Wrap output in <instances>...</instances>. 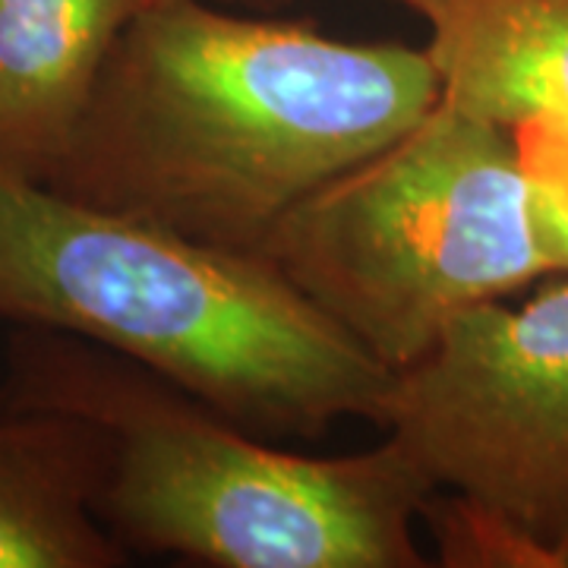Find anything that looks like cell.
<instances>
[{
  "label": "cell",
  "mask_w": 568,
  "mask_h": 568,
  "mask_svg": "<svg viewBox=\"0 0 568 568\" xmlns=\"http://www.w3.org/2000/svg\"><path fill=\"white\" fill-rule=\"evenodd\" d=\"M433 540L436 566L446 568H556L528 534L503 515L489 511L462 493L433 487L420 508Z\"/></svg>",
  "instance_id": "9"
},
{
  "label": "cell",
  "mask_w": 568,
  "mask_h": 568,
  "mask_svg": "<svg viewBox=\"0 0 568 568\" xmlns=\"http://www.w3.org/2000/svg\"><path fill=\"white\" fill-rule=\"evenodd\" d=\"M439 99L426 48L152 0L123 29L44 186L190 241L260 253L297 205Z\"/></svg>",
  "instance_id": "1"
},
{
  "label": "cell",
  "mask_w": 568,
  "mask_h": 568,
  "mask_svg": "<svg viewBox=\"0 0 568 568\" xmlns=\"http://www.w3.org/2000/svg\"><path fill=\"white\" fill-rule=\"evenodd\" d=\"M530 178L537 183L549 227L562 246L568 265V142L549 136H515Z\"/></svg>",
  "instance_id": "10"
},
{
  "label": "cell",
  "mask_w": 568,
  "mask_h": 568,
  "mask_svg": "<svg viewBox=\"0 0 568 568\" xmlns=\"http://www.w3.org/2000/svg\"><path fill=\"white\" fill-rule=\"evenodd\" d=\"M111 470L102 426L67 410H0V568H114L99 515Z\"/></svg>",
  "instance_id": "8"
},
{
  "label": "cell",
  "mask_w": 568,
  "mask_h": 568,
  "mask_svg": "<svg viewBox=\"0 0 568 568\" xmlns=\"http://www.w3.org/2000/svg\"><path fill=\"white\" fill-rule=\"evenodd\" d=\"M260 253L392 373L458 316L568 272L518 140L446 99L297 205Z\"/></svg>",
  "instance_id": "4"
},
{
  "label": "cell",
  "mask_w": 568,
  "mask_h": 568,
  "mask_svg": "<svg viewBox=\"0 0 568 568\" xmlns=\"http://www.w3.org/2000/svg\"><path fill=\"white\" fill-rule=\"evenodd\" d=\"M152 0H0V171L61 164L123 29Z\"/></svg>",
  "instance_id": "7"
},
{
  "label": "cell",
  "mask_w": 568,
  "mask_h": 568,
  "mask_svg": "<svg viewBox=\"0 0 568 568\" xmlns=\"http://www.w3.org/2000/svg\"><path fill=\"white\" fill-rule=\"evenodd\" d=\"M234 3H275V0H234Z\"/></svg>",
  "instance_id": "11"
},
{
  "label": "cell",
  "mask_w": 568,
  "mask_h": 568,
  "mask_svg": "<svg viewBox=\"0 0 568 568\" xmlns=\"http://www.w3.org/2000/svg\"><path fill=\"white\" fill-rule=\"evenodd\" d=\"M429 26L443 99L511 136L568 142V0H395Z\"/></svg>",
  "instance_id": "6"
},
{
  "label": "cell",
  "mask_w": 568,
  "mask_h": 568,
  "mask_svg": "<svg viewBox=\"0 0 568 568\" xmlns=\"http://www.w3.org/2000/svg\"><path fill=\"white\" fill-rule=\"evenodd\" d=\"M376 426L433 487L503 515L568 568V282L458 316L392 373Z\"/></svg>",
  "instance_id": "5"
},
{
  "label": "cell",
  "mask_w": 568,
  "mask_h": 568,
  "mask_svg": "<svg viewBox=\"0 0 568 568\" xmlns=\"http://www.w3.org/2000/svg\"><path fill=\"white\" fill-rule=\"evenodd\" d=\"M0 316L152 369L246 433L379 424L392 369L263 253L190 241L0 171Z\"/></svg>",
  "instance_id": "2"
},
{
  "label": "cell",
  "mask_w": 568,
  "mask_h": 568,
  "mask_svg": "<svg viewBox=\"0 0 568 568\" xmlns=\"http://www.w3.org/2000/svg\"><path fill=\"white\" fill-rule=\"evenodd\" d=\"M0 410L102 426L99 515L123 549L222 568H420L433 484L398 443L306 458L246 433L152 369L85 338L22 325Z\"/></svg>",
  "instance_id": "3"
}]
</instances>
